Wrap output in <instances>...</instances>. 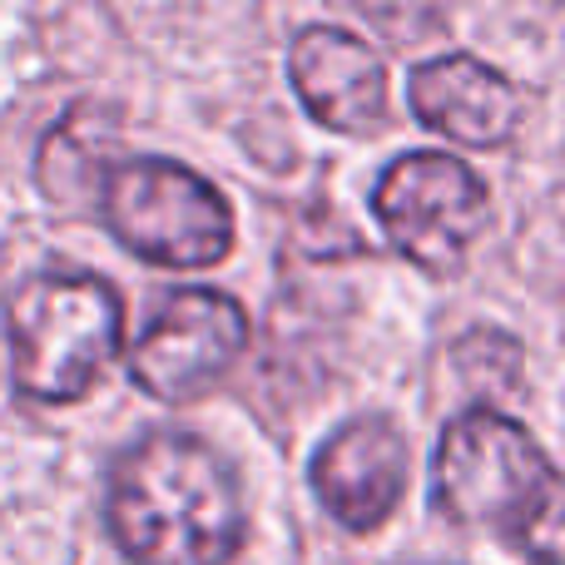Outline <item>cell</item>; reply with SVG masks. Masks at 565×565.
Wrapping results in <instances>:
<instances>
[{"instance_id": "6da1fadb", "label": "cell", "mask_w": 565, "mask_h": 565, "mask_svg": "<svg viewBox=\"0 0 565 565\" xmlns=\"http://www.w3.org/2000/svg\"><path fill=\"white\" fill-rule=\"evenodd\" d=\"M109 531L135 565H228L248 536V507L204 437L154 431L119 457Z\"/></svg>"}, {"instance_id": "7a4b0ae2", "label": "cell", "mask_w": 565, "mask_h": 565, "mask_svg": "<svg viewBox=\"0 0 565 565\" xmlns=\"http://www.w3.org/2000/svg\"><path fill=\"white\" fill-rule=\"evenodd\" d=\"M431 507L457 526H491L531 561L561 556V481L511 417L487 407L447 422L431 457Z\"/></svg>"}, {"instance_id": "3957f363", "label": "cell", "mask_w": 565, "mask_h": 565, "mask_svg": "<svg viewBox=\"0 0 565 565\" xmlns=\"http://www.w3.org/2000/svg\"><path fill=\"white\" fill-rule=\"evenodd\" d=\"M125 338V302L105 278L40 274L10 292L6 342L15 387L35 402H75L99 382Z\"/></svg>"}, {"instance_id": "277c9868", "label": "cell", "mask_w": 565, "mask_h": 565, "mask_svg": "<svg viewBox=\"0 0 565 565\" xmlns=\"http://www.w3.org/2000/svg\"><path fill=\"white\" fill-rule=\"evenodd\" d=\"M99 214L129 254L159 268H209L234 248V209L174 159H119L99 169Z\"/></svg>"}, {"instance_id": "5b68a950", "label": "cell", "mask_w": 565, "mask_h": 565, "mask_svg": "<svg viewBox=\"0 0 565 565\" xmlns=\"http://www.w3.org/2000/svg\"><path fill=\"white\" fill-rule=\"evenodd\" d=\"M372 209L387 238L427 274H457L467 248L487 228V184L461 159L417 149L402 154L372 189Z\"/></svg>"}, {"instance_id": "8992f818", "label": "cell", "mask_w": 565, "mask_h": 565, "mask_svg": "<svg viewBox=\"0 0 565 565\" xmlns=\"http://www.w3.org/2000/svg\"><path fill=\"white\" fill-rule=\"evenodd\" d=\"M248 348V312L218 288H174L129 348V377L159 402H194Z\"/></svg>"}, {"instance_id": "52a82bcc", "label": "cell", "mask_w": 565, "mask_h": 565, "mask_svg": "<svg viewBox=\"0 0 565 565\" xmlns=\"http://www.w3.org/2000/svg\"><path fill=\"white\" fill-rule=\"evenodd\" d=\"M407 441L387 417H352L312 457V491L348 531H372L407 491Z\"/></svg>"}, {"instance_id": "ba28073f", "label": "cell", "mask_w": 565, "mask_h": 565, "mask_svg": "<svg viewBox=\"0 0 565 565\" xmlns=\"http://www.w3.org/2000/svg\"><path fill=\"white\" fill-rule=\"evenodd\" d=\"M288 75L302 109L342 135H367L387 115V65L367 40L308 25L288 50Z\"/></svg>"}, {"instance_id": "9c48e42d", "label": "cell", "mask_w": 565, "mask_h": 565, "mask_svg": "<svg viewBox=\"0 0 565 565\" xmlns=\"http://www.w3.org/2000/svg\"><path fill=\"white\" fill-rule=\"evenodd\" d=\"M412 115L471 149L507 145L521 125V95L501 70L477 55H441L412 70Z\"/></svg>"}]
</instances>
